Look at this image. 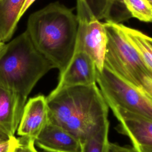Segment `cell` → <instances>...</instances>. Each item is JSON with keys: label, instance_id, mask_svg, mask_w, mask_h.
<instances>
[{"label": "cell", "instance_id": "1", "mask_svg": "<svg viewBox=\"0 0 152 152\" xmlns=\"http://www.w3.org/2000/svg\"><path fill=\"white\" fill-rule=\"evenodd\" d=\"M78 19L72 9L52 2L32 13L26 30L36 48L62 73L75 49Z\"/></svg>", "mask_w": 152, "mask_h": 152}, {"label": "cell", "instance_id": "2", "mask_svg": "<svg viewBox=\"0 0 152 152\" xmlns=\"http://www.w3.org/2000/svg\"><path fill=\"white\" fill-rule=\"evenodd\" d=\"M49 122L83 141L108 119L109 106L96 83L66 87L46 97Z\"/></svg>", "mask_w": 152, "mask_h": 152}, {"label": "cell", "instance_id": "3", "mask_svg": "<svg viewBox=\"0 0 152 152\" xmlns=\"http://www.w3.org/2000/svg\"><path fill=\"white\" fill-rule=\"evenodd\" d=\"M53 68L24 31L6 43L0 56V85L26 101L37 83Z\"/></svg>", "mask_w": 152, "mask_h": 152}, {"label": "cell", "instance_id": "4", "mask_svg": "<svg viewBox=\"0 0 152 152\" xmlns=\"http://www.w3.org/2000/svg\"><path fill=\"white\" fill-rule=\"evenodd\" d=\"M107 36L104 65L152 98V72L127 39L119 23H104Z\"/></svg>", "mask_w": 152, "mask_h": 152}, {"label": "cell", "instance_id": "5", "mask_svg": "<svg viewBox=\"0 0 152 152\" xmlns=\"http://www.w3.org/2000/svg\"><path fill=\"white\" fill-rule=\"evenodd\" d=\"M97 83L108 106H116L152 118V98L104 65Z\"/></svg>", "mask_w": 152, "mask_h": 152}, {"label": "cell", "instance_id": "6", "mask_svg": "<svg viewBox=\"0 0 152 152\" xmlns=\"http://www.w3.org/2000/svg\"><path fill=\"white\" fill-rule=\"evenodd\" d=\"M78 30L75 52H84L94 62L99 71L104 65L107 36L104 23L96 19L82 2L76 0Z\"/></svg>", "mask_w": 152, "mask_h": 152}, {"label": "cell", "instance_id": "7", "mask_svg": "<svg viewBox=\"0 0 152 152\" xmlns=\"http://www.w3.org/2000/svg\"><path fill=\"white\" fill-rule=\"evenodd\" d=\"M119 122V131L131 140L136 152H152V118L122 107L109 106Z\"/></svg>", "mask_w": 152, "mask_h": 152}, {"label": "cell", "instance_id": "8", "mask_svg": "<svg viewBox=\"0 0 152 152\" xmlns=\"http://www.w3.org/2000/svg\"><path fill=\"white\" fill-rule=\"evenodd\" d=\"M97 69L91 58L84 52L74 53L66 69L59 74L56 87L52 92L61 89L97 83Z\"/></svg>", "mask_w": 152, "mask_h": 152}, {"label": "cell", "instance_id": "9", "mask_svg": "<svg viewBox=\"0 0 152 152\" xmlns=\"http://www.w3.org/2000/svg\"><path fill=\"white\" fill-rule=\"evenodd\" d=\"M49 122L46 97L37 95L26 103L17 133L20 137L35 140Z\"/></svg>", "mask_w": 152, "mask_h": 152}, {"label": "cell", "instance_id": "10", "mask_svg": "<svg viewBox=\"0 0 152 152\" xmlns=\"http://www.w3.org/2000/svg\"><path fill=\"white\" fill-rule=\"evenodd\" d=\"M46 152H81L80 140L63 128L49 122L35 140Z\"/></svg>", "mask_w": 152, "mask_h": 152}, {"label": "cell", "instance_id": "11", "mask_svg": "<svg viewBox=\"0 0 152 152\" xmlns=\"http://www.w3.org/2000/svg\"><path fill=\"white\" fill-rule=\"evenodd\" d=\"M26 101L0 85V131L11 137L17 130Z\"/></svg>", "mask_w": 152, "mask_h": 152}, {"label": "cell", "instance_id": "12", "mask_svg": "<svg viewBox=\"0 0 152 152\" xmlns=\"http://www.w3.org/2000/svg\"><path fill=\"white\" fill-rule=\"evenodd\" d=\"M97 20L119 23L131 17L122 0H78Z\"/></svg>", "mask_w": 152, "mask_h": 152}, {"label": "cell", "instance_id": "13", "mask_svg": "<svg viewBox=\"0 0 152 152\" xmlns=\"http://www.w3.org/2000/svg\"><path fill=\"white\" fill-rule=\"evenodd\" d=\"M24 0L0 1V40L6 43L11 39L18 20V14Z\"/></svg>", "mask_w": 152, "mask_h": 152}, {"label": "cell", "instance_id": "14", "mask_svg": "<svg viewBox=\"0 0 152 152\" xmlns=\"http://www.w3.org/2000/svg\"><path fill=\"white\" fill-rule=\"evenodd\" d=\"M109 121L108 119L96 127L81 141V152H108Z\"/></svg>", "mask_w": 152, "mask_h": 152}, {"label": "cell", "instance_id": "15", "mask_svg": "<svg viewBox=\"0 0 152 152\" xmlns=\"http://www.w3.org/2000/svg\"><path fill=\"white\" fill-rule=\"evenodd\" d=\"M128 41L136 49L148 68L152 72V43L149 36L135 28L119 23Z\"/></svg>", "mask_w": 152, "mask_h": 152}, {"label": "cell", "instance_id": "16", "mask_svg": "<svg viewBox=\"0 0 152 152\" xmlns=\"http://www.w3.org/2000/svg\"><path fill=\"white\" fill-rule=\"evenodd\" d=\"M131 15L141 21L152 22V6L148 0H122Z\"/></svg>", "mask_w": 152, "mask_h": 152}, {"label": "cell", "instance_id": "17", "mask_svg": "<svg viewBox=\"0 0 152 152\" xmlns=\"http://www.w3.org/2000/svg\"><path fill=\"white\" fill-rule=\"evenodd\" d=\"M34 144V140L21 137L18 138V142L13 152H38Z\"/></svg>", "mask_w": 152, "mask_h": 152}, {"label": "cell", "instance_id": "18", "mask_svg": "<svg viewBox=\"0 0 152 152\" xmlns=\"http://www.w3.org/2000/svg\"><path fill=\"white\" fill-rule=\"evenodd\" d=\"M18 142V138L14 136L0 140V152H13Z\"/></svg>", "mask_w": 152, "mask_h": 152}, {"label": "cell", "instance_id": "19", "mask_svg": "<svg viewBox=\"0 0 152 152\" xmlns=\"http://www.w3.org/2000/svg\"><path fill=\"white\" fill-rule=\"evenodd\" d=\"M108 152H136L133 148L122 146L116 143L110 142Z\"/></svg>", "mask_w": 152, "mask_h": 152}, {"label": "cell", "instance_id": "20", "mask_svg": "<svg viewBox=\"0 0 152 152\" xmlns=\"http://www.w3.org/2000/svg\"><path fill=\"white\" fill-rule=\"evenodd\" d=\"M36 0H24L18 14V18L19 21L23 17V15L24 14V13L27 11V10L29 8V7Z\"/></svg>", "mask_w": 152, "mask_h": 152}, {"label": "cell", "instance_id": "21", "mask_svg": "<svg viewBox=\"0 0 152 152\" xmlns=\"http://www.w3.org/2000/svg\"><path fill=\"white\" fill-rule=\"evenodd\" d=\"M6 47V43L3 42H0V56L2 55L5 50Z\"/></svg>", "mask_w": 152, "mask_h": 152}, {"label": "cell", "instance_id": "22", "mask_svg": "<svg viewBox=\"0 0 152 152\" xmlns=\"http://www.w3.org/2000/svg\"><path fill=\"white\" fill-rule=\"evenodd\" d=\"M8 138H10V137H8L6 134H5L3 132L0 131V138H1V139H7Z\"/></svg>", "mask_w": 152, "mask_h": 152}, {"label": "cell", "instance_id": "23", "mask_svg": "<svg viewBox=\"0 0 152 152\" xmlns=\"http://www.w3.org/2000/svg\"><path fill=\"white\" fill-rule=\"evenodd\" d=\"M148 1H149V2L151 4V6H152V0H148Z\"/></svg>", "mask_w": 152, "mask_h": 152}, {"label": "cell", "instance_id": "24", "mask_svg": "<svg viewBox=\"0 0 152 152\" xmlns=\"http://www.w3.org/2000/svg\"><path fill=\"white\" fill-rule=\"evenodd\" d=\"M149 39H150V42L152 43V37H149Z\"/></svg>", "mask_w": 152, "mask_h": 152}, {"label": "cell", "instance_id": "25", "mask_svg": "<svg viewBox=\"0 0 152 152\" xmlns=\"http://www.w3.org/2000/svg\"><path fill=\"white\" fill-rule=\"evenodd\" d=\"M4 140V139H1V138H0V140Z\"/></svg>", "mask_w": 152, "mask_h": 152}, {"label": "cell", "instance_id": "26", "mask_svg": "<svg viewBox=\"0 0 152 152\" xmlns=\"http://www.w3.org/2000/svg\"><path fill=\"white\" fill-rule=\"evenodd\" d=\"M0 1H1V0H0Z\"/></svg>", "mask_w": 152, "mask_h": 152}]
</instances>
